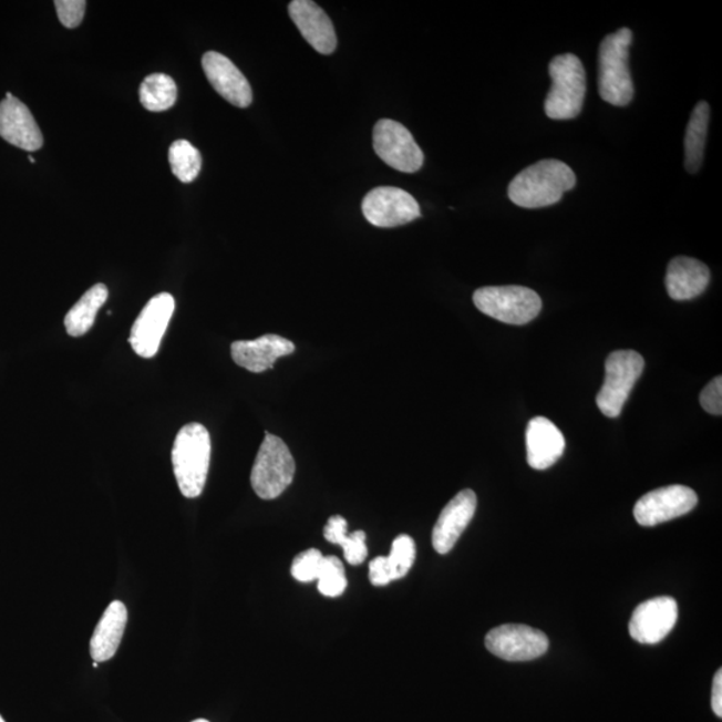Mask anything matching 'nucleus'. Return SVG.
I'll return each mask as SVG.
<instances>
[{"label":"nucleus","mask_w":722,"mask_h":722,"mask_svg":"<svg viewBox=\"0 0 722 722\" xmlns=\"http://www.w3.org/2000/svg\"><path fill=\"white\" fill-rule=\"evenodd\" d=\"M576 173L558 159H544L526 167L508 185V198L525 209L546 208L576 186Z\"/></svg>","instance_id":"f257e3e1"},{"label":"nucleus","mask_w":722,"mask_h":722,"mask_svg":"<svg viewBox=\"0 0 722 722\" xmlns=\"http://www.w3.org/2000/svg\"><path fill=\"white\" fill-rule=\"evenodd\" d=\"M212 443L208 430L189 423L179 430L172 450L174 476L185 498H197L204 492L210 466Z\"/></svg>","instance_id":"f03ea898"},{"label":"nucleus","mask_w":722,"mask_h":722,"mask_svg":"<svg viewBox=\"0 0 722 722\" xmlns=\"http://www.w3.org/2000/svg\"><path fill=\"white\" fill-rule=\"evenodd\" d=\"M633 32L622 28L605 38L599 47L598 90L605 102L628 106L635 95L629 69V53Z\"/></svg>","instance_id":"7ed1b4c3"},{"label":"nucleus","mask_w":722,"mask_h":722,"mask_svg":"<svg viewBox=\"0 0 722 722\" xmlns=\"http://www.w3.org/2000/svg\"><path fill=\"white\" fill-rule=\"evenodd\" d=\"M549 73L553 86L545 101L547 117L557 121L578 117L586 95V73L581 60L573 54L553 58Z\"/></svg>","instance_id":"20e7f679"},{"label":"nucleus","mask_w":722,"mask_h":722,"mask_svg":"<svg viewBox=\"0 0 722 722\" xmlns=\"http://www.w3.org/2000/svg\"><path fill=\"white\" fill-rule=\"evenodd\" d=\"M295 472L296 463L287 444L267 432L251 468L250 483L255 493L266 501L279 498L291 485Z\"/></svg>","instance_id":"39448f33"},{"label":"nucleus","mask_w":722,"mask_h":722,"mask_svg":"<svg viewBox=\"0 0 722 722\" xmlns=\"http://www.w3.org/2000/svg\"><path fill=\"white\" fill-rule=\"evenodd\" d=\"M473 299L482 313L513 326L527 324L537 318L542 309L538 293L519 286L481 288Z\"/></svg>","instance_id":"423d86ee"},{"label":"nucleus","mask_w":722,"mask_h":722,"mask_svg":"<svg viewBox=\"0 0 722 722\" xmlns=\"http://www.w3.org/2000/svg\"><path fill=\"white\" fill-rule=\"evenodd\" d=\"M644 360L636 351H616L609 354L605 364V382L597 395V405L605 416L621 415L631 390L640 379Z\"/></svg>","instance_id":"0eeeda50"},{"label":"nucleus","mask_w":722,"mask_h":722,"mask_svg":"<svg viewBox=\"0 0 722 722\" xmlns=\"http://www.w3.org/2000/svg\"><path fill=\"white\" fill-rule=\"evenodd\" d=\"M373 149L386 165L403 173H415L423 166L424 154L408 127L396 121H379L373 128Z\"/></svg>","instance_id":"6e6552de"},{"label":"nucleus","mask_w":722,"mask_h":722,"mask_svg":"<svg viewBox=\"0 0 722 722\" xmlns=\"http://www.w3.org/2000/svg\"><path fill=\"white\" fill-rule=\"evenodd\" d=\"M367 221L378 228H396L421 217L416 199L401 188L380 186L369 193L361 204Z\"/></svg>","instance_id":"1a4fd4ad"},{"label":"nucleus","mask_w":722,"mask_h":722,"mask_svg":"<svg viewBox=\"0 0 722 722\" xmlns=\"http://www.w3.org/2000/svg\"><path fill=\"white\" fill-rule=\"evenodd\" d=\"M485 642L489 653L513 662L539 659L549 649L544 631L526 625H502L488 631Z\"/></svg>","instance_id":"9d476101"},{"label":"nucleus","mask_w":722,"mask_h":722,"mask_svg":"<svg viewBox=\"0 0 722 722\" xmlns=\"http://www.w3.org/2000/svg\"><path fill=\"white\" fill-rule=\"evenodd\" d=\"M698 494L691 487L674 485L653 489L638 499L635 518L638 525L652 527L680 518L698 506Z\"/></svg>","instance_id":"9b49d317"},{"label":"nucleus","mask_w":722,"mask_h":722,"mask_svg":"<svg viewBox=\"0 0 722 722\" xmlns=\"http://www.w3.org/2000/svg\"><path fill=\"white\" fill-rule=\"evenodd\" d=\"M174 309H176V301L171 293L154 296L142 309L128 338V343L138 357L144 359L156 357Z\"/></svg>","instance_id":"f8f14e48"},{"label":"nucleus","mask_w":722,"mask_h":722,"mask_svg":"<svg viewBox=\"0 0 722 722\" xmlns=\"http://www.w3.org/2000/svg\"><path fill=\"white\" fill-rule=\"evenodd\" d=\"M679 618V606L672 597L648 599L637 606L629 622V633L633 640L644 644L663 641L673 630Z\"/></svg>","instance_id":"ddd939ff"},{"label":"nucleus","mask_w":722,"mask_h":722,"mask_svg":"<svg viewBox=\"0 0 722 722\" xmlns=\"http://www.w3.org/2000/svg\"><path fill=\"white\" fill-rule=\"evenodd\" d=\"M476 505L478 499L473 489H463L443 508L432 532V545L442 556L454 549L457 539L473 520Z\"/></svg>","instance_id":"4468645a"},{"label":"nucleus","mask_w":722,"mask_h":722,"mask_svg":"<svg viewBox=\"0 0 722 722\" xmlns=\"http://www.w3.org/2000/svg\"><path fill=\"white\" fill-rule=\"evenodd\" d=\"M0 137L25 152L40 151L43 135L29 107L16 99L0 102Z\"/></svg>","instance_id":"2eb2a0df"},{"label":"nucleus","mask_w":722,"mask_h":722,"mask_svg":"<svg viewBox=\"0 0 722 722\" xmlns=\"http://www.w3.org/2000/svg\"><path fill=\"white\" fill-rule=\"evenodd\" d=\"M203 69L213 89L237 107H248L254 100L247 79L236 64L216 51L203 56Z\"/></svg>","instance_id":"dca6fc26"},{"label":"nucleus","mask_w":722,"mask_h":722,"mask_svg":"<svg viewBox=\"0 0 722 722\" xmlns=\"http://www.w3.org/2000/svg\"><path fill=\"white\" fill-rule=\"evenodd\" d=\"M289 16L305 40L320 54H332L338 47L333 23L311 0H293L289 3Z\"/></svg>","instance_id":"f3484780"},{"label":"nucleus","mask_w":722,"mask_h":722,"mask_svg":"<svg viewBox=\"0 0 722 722\" xmlns=\"http://www.w3.org/2000/svg\"><path fill=\"white\" fill-rule=\"evenodd\" d=\"M296 350L291 340L266 334L256 340H238L231 344V358L237 365L254 373L272 370L277 360Z\"/></svg>","instance_id":"a211bd4d"},{"label":"nucleus","mask_w":722,"mask_h":722,"mask_svg":"<svg viewBox=\"0 0 722 722\" xmlns=\"http://www.w3.org/2000/svg\"><path fill=\"white\" fill-rule=\"evenodd\" d=\"M566 447L563 432L549 419H532L526 429L527 463L534 470H547L559 461Z\"/></svg>","instance_id":"6ab92c4d"},{"label":"nucleus","mask_w":722,"mask_h":722,"mask_svg":"<svg viewBox=\"0 0 722 722\" xmlns=\"http://www.w3.org/2000/svg\"><path fill=\"white\" fill-rule=\"evenodd\" d=\"M711 281V270L691 257H675L670 261L667 272V291L673 300L683 301L704 293Z\"/></svg>","instance_id":"aec40b11"},{"label":"nucleus","mask_w":722,"mask_h":722,"mask_svg":"<svg viewBox=\"0 0 722 722\" xmlns=\"http://www.w3.org/2000/svg\"><path fill=\"white\" fill-rule=\"evenodd\" d=\"M127 622L124 602L114 601L107 606L90 640V654L95 662H106L117 653Z\"/></svg>","instance_id":"412c9836"},{"label":"nucleus","mask_w":722,"mask_h":722,"mask_svg":"<svg viewBox=\"0 0 722 722\" xmlns=\"http://www.w3.org/2000/svg\"><path fill=\"white\" fill-rule=\"evenodd\" d=\"M109 298L105 283H96L82 296L76 305L70 309L64 318V328L70 337L81 338L92 330L96 313Z\"/></svg>","instance_id":"4be33fe9"},{"label":"nucleus","mask_w":722,"mask_h":722,"mask_svg":"<svg viewBox=\"0 0 722 722\" xmlns=\"http://www.w3.org/2000/svg\"><path fill=\"white\" fill-rule=\"evenodd\" d=\"M709 120H711V106L702 101L694 107L687 127L685 167L689 173H698L704 161Z\"/></svg>","instance_id":"5701e85b"},{"label":"nucleus","mask_w":722,"mask_h":722,"mask_svg":"<svg viewBox=\"0 0 722 722\" xmlns=\"http://www.w3.org/2000/svg\"><path fill=\"white\" fill-rule=\"evenodd\" d=\"M177 85L172 76L152 74L146 76L140 87V100L146 111L153 113L169 111L177 101Z\"/></svg>","instance_id":"b1692460"},{"label":"nucleus","mask_w":722,"mask_h":722,"mask_svg":"<svg viewBox=\"0 0 722 722\" xmlns=\"http://www.w3.org/2000/svg\"><path fill=\"white\" fill-rule=\"evenodd\" d=\"M169 163L174 176H176L180 183L189 184L193 183V180L198 177L199 172H202V153H199L190 142L178 140L173 142V145L171 146Z\"/></svg>","instance_id":"393cba45"},{"label":"nucleus","mask_w":722,"mask_h":722,"mask_svg":"<svg viewBox=\"0 0 722 722\" xmlns=\"http://www.w3.org/2000/svg\"><path fill=\"white\" fill-rule=\"evenodd\" d=\"M416 547L415 542L410 535H399L392 542L389 557H384L386 570H389L391 581L402 579L408 576L412 565L415 563Z\"/></svg>","instance_id":"a878e982"},{"label":"nucleus","mask_w":722,"mask_h":722,"mask_svg":"<svg viewBox=\"0 0 722 722\" xmlns=\"http://www.w3.org/2000/svg\"><path fill=\"white\" fill-rule=\"evenodd\" d=\"M318 581V588L322 596L334 598L343 595L347 589L343 563L338 557H324Z\"/></svg>","instance_id":"bb28decb"},{"label":"nucleus","mask_w":722,"mask_h":722,"mask_svg":"<svg viewBox=\"0 0 722 722\" xmlns=\"http://www.w3.org/2000/svg\"><path fill=\"white\" fill-rule=\"evenodd\" d=\"M324 556L318 549H309L299 554L293 559L291 567L292 577L299 582L318 581Z\"/></svg>","instance_id":"cd10ccee"},{"label":"nucleus","mask_w":722,"mask_h":722,"mask_svg":"<svg viewBox=\"0 0 722 722\" xmlns=\"http://www.w3.org/2000/svg\"><path fill=\"white\" fill-rule=\"evenodd\" d=\"M54 4L58 18H60L64 28H79L83 21V17H85V0H56Z\"/></svg>","instance_id":"c85d7f7f"},{"label":"nucleus","mask_w":722,"mask_h":722,"mask_svg":"<svg viewBox=\"0 0 722 722\" xmlns=\"http://www.w3.org/2000/svg\"><path fill=\"white\" fill-rule=\"evenodd\" d=\"M365 538L364 532H354L351 535H347L344 540L341 542L340 546L343 547L348 564L358 566L364 563L367 556H369Z\"/></svg>","instance_id":"c756f323"},{"label":"nucleus","mask_w":722,"mask_h":722,"mask_svg":"<svg viewBox=\"0 0 722 722\" xmlns=\"http://www.w3.org/2000/svg\"><path fill=\"white\" fill-rule=\"evenodd\" d=\"M701 408L709 414L721 415L722 412V378L718 377L709 383L700 395Z\"/></svg>","instance_id":"7c9ffc66"},{"label":"nucleus","mask_w":722,"mask_h":722,"mask_svg":"<svg viewBox=\"0 0 722 722\" xmlns=\"http://www.w3.org/2000/svg\"><path fill=\"white\" fill-rule=\"evenodd\" d=\"M347 520L341 515H333L324 527V538L333 545H340L347 537Z\"/></svg>","instance_id":"2f4dec72"},{"label":"nucleus","mask_w":722,"mask_h":722,"mask_svg":"<svg viewBox=\"0 0 722 722\" xmlns=\"http://www.w3.org/2000/svg\"><path fill=\"white\" fill-rule=\"evenodd\" d=\"M370 581L375 586H385L391 581L389 570L385 567L384 557H377L370 564Z\"/></svg>","instance_id":"473e14b6"},{"label":"nucleus","mask_w":722,"mask_h":722,"mask_svg":"<svg viewBox=\"0 0 722 722\" xmlns=\"http://www.w3.org/2000/svg\"><path fill=\"white\" fill-rule=\"evenodd\" d=\"M712 709L718 718H722V672L721 669L714 675L712 691Z\"/></svg>","instance_id":"72a5a7b5"},{"label":"nucleus","mask_w":722,"mask_h":722,"mask_svg":"<svg viewBox=\"0 0 722 722\" xmlns=\"http://www.w3.org/2000/svg\"><path fill=\"white\" fill-rule=\"evenodd\" d=\"M193 722H209V721H208V720H204V719H199V720H196V721H193Z\"/></svg>","instance_id":"f704fd0d"},{"label":"nucleus","mask_w":722,"mask_h":722,"mask_svg":"<svg viewBox=\"0 0 722 722\" xmlns=\"http://www.w3.org/2000/svg\"><path fill=\"white\" fill-rule=\"evenodd\" d=\"M29 159H30V163H32V164H34V163H35V159H34V157H31V156H29Z\"/></svg>","instance_id":"c9c22d12"},{"label":"nucleus","mask_w":722,"mask_h":722,"mask_svg":"<svg viewBox=\"0 0 722 722\" xmlns=\"http://www.w3.org/2000/svg\"><path fill=\"white\" fill-rule=\"evenodd\" d=\"M99 663H100V662H95V661H94V662H93V668H94V669L99 668Z\"/></svg>","instance_id":"e433bc0d"},{"label":"nucleus","mask_w":722,"mask_h":722,"mask_svg":"<svg viewBox=\"0 0 722 722\" xmlns=\"http://www.w3.org/2000/svg\"><path fill=\"white\" fill-rule=\"evenodd\" d=\"M11 96H12L11 93L6 94V99H11Z\"/></svg>","instance_id":"4c0bfd02"},{"label":"nucleus","mask_w":722,"mask_h":722,"mask_svg":"<svg viewBox=\"0 0 722 722\" xmlns=\"http://www.w3.org/2000/svg\"><path fill=\"white\" fill-rule=\"evenodd\" d=\"M0 722H6L2 715H0Z\"/></svg>","instance_id":"58836bf2"}]
</instances>
